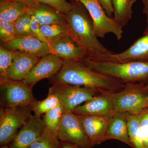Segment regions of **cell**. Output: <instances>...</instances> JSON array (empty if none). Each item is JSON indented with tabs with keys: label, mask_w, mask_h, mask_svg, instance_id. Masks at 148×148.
Returning a JSON list of instances; mask_svg holds the SVG:
<instances>
[{
	"label": "cell",
	"mask_w": 148,
	"mask_h": 148,
	"mask_svg": "<svg viewBox=\"0 0 148 148\" xmlns=\"http://www.w3.org/2000/svg\"><path fill=\"white\" fill-rule=\"evenodd\" d=\"M29 13L36 18L40 27L58 22L66 21L64 14L59 13L50 6L38 2L31 8Z\"/></svg>",
	"instance_id": "cell-19"
},
{
	"label": "cell",
	"mask_w": 148,
	"mask_h": 148,
	"mask_svg": "<svg viewBox=\"0 0 148 148\" xmlns=\"http://www.w3.org/2000/svg\"><path fill=\"white\" fill-rule=\"evenodd\" d=\"M50 53L65 61H81L86 57L70 35L49 41Z\"/></svg>",
	"instance_id": "cell-14"
},
{
	"label": "cell",
	"mask_w": 148,
	"mask_h": 148,
	"mask_svg": "<svg viewBox=\"0 0 148 148\" xmlns=\"http://www.w3.org/2000/svg\"><path fill=\"white\" fill-rule=\"evenodd\" d=\"M45 129L40 116L32 115L24 125L19 129L10 148H29Z\"/></svg>",
	"instance_id": "cell-12"
},
{
	"label": "cell",
	"mask_w": 148,
	"mask_h": 148,
	"mask_svg": "<svg viewBox=\"0 0 148 148\" xmlns=\"http://www.w3.org/2000/svg\"><path fill=\"white\" fill-rule=\"evenodd\" d=\"M73 1V8L64 14L70 35L84 52L86 58L93 61H105L114 52L98 40L92 19L84 6L79 2Z\"/></svg>",
	"instance_id": "cell-1"
},
{
	"label": "cell",
	"mask_w": 148,
	"mask_h": 148,
	"mask_svg": "<svg viewBox=\"0 0 148 148\" xmlns=\"http://www.w3.org/2000/svg\"><path fill=\"white\" fill-rule=\"evenodd\" d=\"M38 2L50 6L59 13L66 14L73 7V3H70L66 0H37Z\"/></svg>",
	"instance_id": "cell-30"
},
{
	"label": "cell",
	"mask_w": 148,
	"mask_h": 148,
	"mask_svg": "<svg viewBox=\"0 0 148 148\" xmlns=\"http://www.w3.org/2000/svg\"><path fill=\"white\" fill-rule=\"evenodd\" d=\"M60 144L57 133L45 128L39 138L29 148H59Z\"/></svg>",
	"instance_id": "cell-25"
},
{
	"label": "cell",
	"mask_w": 148,
	"mask_h": 148,
	"mask_svg": "<svg viewBox=\"0 0 148 148\" xmlns=\"http://www.w3.org/2000/svg\"><path fill=\"white\" fill-rule=\"evenodd\" d=\"M49 79L52 84L61 82L85 86L101 93L118 92L125 85L120 81L92 70L78 61H64L60 71Z\"/></svg>",
	"instance_id": "cell-2"
},
{
	"label": "cell",
	"mask_w": 148,
	"mask_h": 148,
	"mask_svg": "<svg viewBox=\"0 0 148 148\" xmlns=\"http://www.w3.org/2000/svg\"><path fill=\"white\" fill-rule=\"evenodd\" d=\"M31 14L27 12L14 22L16 37L35 36L31 30Z\"/></svg>",
	"instance_id": "cell-26"
},
{
	"label": "cell",
	"mask_w": 148,
	"mask_h": 148,
	"mask_svg": "<svg viewBox=\"0 0 148 148\" xmlns=\"http://www.w3.org/2000/svg\"><path fill=\"white\" fill-rule=\"evenodd\" d=\"M128 134L133 148H144L140 132L139 115L128 114L127 116Z\"/></svg>",
	"instance_id": "cell-23"
},
{
	"label": "cell",
	"mask_w": 148,
	"mask_h": 148,
	"mask_svg": "<svg viewBox=\"0 0 148 148\" xmlns=\"http://www.w3.org/2000/svg\"><path fill=\"white\" fill-rule=\"evenodd\" d=\"M33 112L32 106L8 108L0 111V144H10L18 130L27 122Z\"/></svg>",
	"instance_id": "cell-7"
},
{
	"label": "cell",
	"mask_w": 148,
	"mask_h": 148,
	"mask_svg": "<svg viewBox=\"0 0 148 148\" xmlns=\"http://www.w3.org/2000/svg\"><path fill=\"white\" fill-rule=\"evenodd\" d=\"M64 61L51 53L40 58L23 82L33 88L40 81L45 79H49L60 71Z\"/></svg>",
	"instance_id": "cell-11"
},
{
	"label": "cell",
	"mask_w": 148,
	"mask_h": 148,
	"mask_svg": "<svg viewBox=\"0 0 148 148\" xmlns=\"http://www.w3.org/2000/svg\"><path fill=\"white\" fill-rule=\"evenodd\" d=\"M76 115L92 147L108 140L107 132L110 119L102 116Z\"/></svg>",
	"instance_id": "cell-15"
},
{
	"label": "cell",
	"mask_w": 148,
	"mask_h": 148,
	"mask_svg": "<svg viewBox=\"0 0 148 148\" xmlns=\"http://www.w3.org/2000/svg\"><path fill=\"white\" fill-rule=\"evenodd\" d=\"M16 53V51L9 50L0 46V81L5 79Z\"/></svg>",
	"instance_id": "cell-28"
},
{
	"label": "cell",
	"mask_w": 148,
	"mask_h": 148,
	"mask_svg": "<svg viewBox=\"0 0 148 148\" xmlns=\"http://www.w3.org/2000/svg\"><path fill=\"white\" fill-rule=\"evenodd\" d=\"M126 113L116 112L109 119L107 132L108 140L115 139L121 141L133 148L128 134Z\"/></svg>",
	"instance_id": "cell-18"
},
{
	"label": "cell",
	"mask_w": 148,
	"mask_h": 148,
	"mask_svg": "<svg viewBox=\"0 0 148 148\" xmlns=\"http://www.w3.org/2000/svg\"><path fill=\"white\" fill-rule=\"evenodd\" d=\"M100 93L90 88L61 82L52 84L48 91L58 98L64 112H73L78 106Z\"/></svg>",
	"instance_id": "cell-5"
},
{
	"label": "cell",
	"mask_w": 148,
	"mask_h": 148,
	"mask_svg": "<svg viewBox=\"0 0 148 148\" xmlns=\"http://www.w3.org/2000/svg\"><path fill=\"white\" fill-rule=\"evenodd\" d=\"M32 87L23 81H0L1 105L2 108H13L34 106L38 103Z\"/></svg>",
	"instance_id": "cell-6"
},
{
	"label": "cell",
	"mask_w": 148,
	"mask_h": 148,
	"mask_svg": "<svg viewBox=\"0 0 148 148\" xmlns=\"http://www.w3.org/2000/svg\"><path fill=\"white\" fill-rule=\"evenodd\" d=\"M1 46L9 50L31 53L40 58L50 54L49 45L34 36L15 37L7 42H1Z\"/></svg>",
	"instance_id": "cell-13"
},
{
	"label": "cell",
	"mask_w": 148,
	"mask_h": 148,
	"mask_svg": "<svg viewBox=\"0 0 148 148\" xmlns=\"http://www.w3.org/2000/svg\"><path fill=\"white\" fill-rule=\"evenodd\" d=\"M40 59L39 57L31 53L16 51L4 80L23 81L29 75Z\"/></svg>",
	"instance_id": "cell-16"
},
{
	"label": "cell",
	"mask_w": 148,
	"mask_h": 148,
	"mask_svg": "<svg viewBox=\"0 0 148 148\" xmlns=\"http://www.w3.org/2000/svg\"><path fill=\"white\" fill-rule=\"evenodd\" d=\"M136 0H112L114 19L123 27H125L132 17V8Z\"/></svg>",
	"instance_id": "cell-21"
},
{
	"label": "cell",
	"mask_w": 148,
	"mask_h": 148,
	"mask_svg": "<svg viewBox=\"0 0 148 148\" xmlns=\"http://www.w3.org/2000/svg\"><path fill=\"white\" fill-rule=\"evenodd\" d=\"M16 37L14 22L0 19V40L5 42Z\"/></svg>",
	"instance_id": "cell-29"
},
{
	"label": "cell",
	"mask_w": 148,
	"mask_h": 148,
	"mask_svg": "<svg viewBox=\"0 0 148 148\" xmlns=\"http://www.w3.org/2000/svg\"><path fill=\"white\" fill-rule=\"evenodd\" d=\"M29 10L28 5L21 2L10 0L0 2V19L14 22Z\"/></svg>",
	"instance_id": "cell-20"
},
{
	"label": "cell",
	"mask_w": 148,
	"mask_h": 148,
	"mask_svg": "<svg viewBox=\"0 0 148 148\" xmlns=\"http://www.w3.org/2000/svg\"><path fill=\"white\" fill-rule=\"evenodd\" d=\"M107 15L112 18L114 16V9L112 0H98Z\"/></svg>",
	"instance_id": "cell-33"
},
{
	"label": "cell",
	"mask_w": 148,
	"mask_h": 148,
	"mask_svg": "<svg viewBox=\"0 0 148 148\" xmlns=\"http://www.w3.org/2000/svg\"><path fill=\"white\" fill-rule=\"evenodd\" d=\"M1 148H10V147L8 145H6L2 146Z\"/></svg>",
	"instance_id": "cell-37"
},
{
	"label": "cell",
	"mask_w": 148,
	"mask_h": 148,
	"mask_svg": "<svg viewBox=\"0 0 148 148\" xmlns=\"http://www.w3.org/2000/svg\"><path fill=\"white\" fill-rule=\"evenodd\" d=\"M143 3L144 6L143 12L147 17V26L144 33V35H146L148 34V0H143Z\"/></svg>",
	"instance_id": "cell-34"
},
{
	"label": "cell",
	"mask_w": 148,
	"mask_h": 148,
	"mask_svg": "<svg viewBox=\"0 0 148 148\" xmlns=\"http://www.w3.org/2000/svg\"><path fill=\"white\" fill-rule=\"evenodd\" d=\"M112 93H100L86 101L74 110L78 115L105 117L110 119L115 113Z\"/></svg>",
	"instance_id": "cell-10"
},
{
	"label": "cell",
	"mask_w": 148,
	"mask_h": 148,
	"mask_svg": "<svg viewBox=\"0 0 148 148\" xmlns=\"http://www.w3.org/2000/svg\"><path fill=\"white\" fill-rule=\"evenodd\" d=\"M136 61H148V34L138 39L123 52L113 53L103 61L125 63Z\"/></svg>",
	"instance_id": "cell-17"
},
{
	"label": "cell",
	"mask_w": 148,
	"mask_h": 148,
	"mask_svg": "<svg viewBox=\"0 0 148 148\" xmlns=\"http://www.w3.org/2000/svg\"><path fill=\"white\" fill-rule=\"evenodd\" d=\"M59 104V100L55 95L48 94L45 99L38 101L36 105L33 106L32 110L35 115L41 117L43 114L46 113Z\"/></svg>",
	"instance_id": "cell-27"
},
{
	"label": "cell",
	"mask_w": 148,
	"mask_h": 148,
	"mask_svg": "<svg viewBox=\"0 0 148 148\" xmlns=\"http://www.w3.org/2000/svg\"><path fill=\"white\" fill-rule=\"evenodd\" d=\"M80 62L90 69L125 84L148 82V61L113 63L93 61L85 58Z\"/></svg>",
	"instance_id": "cell-3"
},
{
	"label": "cell",
	"mask_w": 148,
	"mask_h": 148,
	"mask_svg": "<svg viewBox=\"0 0 148 148\" xmlns=\"http://www.w3.org/2000/svg\"><path fill=\"white\" fill-rule=\"evenodd\" d=\"M72 1H75V0H72Z\"/></svg>",
	"instance_id": "cell-40"
},
{
	"label": "cell",
	"mask_w": 148,
	"mask_h": 148,
	"mask_svg": "<svg viewBox=\"0 0 148 148\" xmlns=\"http://www.w3.org/2000/svg\"><path fill=\"white\" fill-rule=\"evenodd\" d=\"M6 1V0H0V2L3 1Z\"/></svg>",
	"instance_id": "cell-39"
},
{
	"label": "cell",
	"mask_w": 148,
	"mask_h": 148,
	"mask_svg": "<svg viewBox=\"0 0 148 148\" xmlns=\"http://www.w3.org/2000/svg\"><path fill=\"white\" fill-rule=\"evenodd\" d=\"M57 134L61 142L71 143L79 148H91L92 147L76 115L72 112L63 113Z\"/></svg>",
	"instance_id": "cell-9"
},
{
	"label": "cell",
	"mask_w": 148,
	"mask_h": 148,
	"mask_svg": "<svg viewBox=\"0 0 148 148\" xmlns=\"http://www.w3.org/2000/svg\"><path fill=\"white\" fill-rule=\"evenodd\" d=\"M59 148H79L77 146L68 143L60 141Z\"/></svg>",
	"instance_id": "cell-36"
},
{
	"label": "cell",
	"mask_w": 148,
	"mask_h": 148,
	"mask_svg": "<svg viewBox=\"0 0 148 148\" xmlns=\"http://www.w3.org/2000/svg\"><path fill=\"white\" fill-rule=\"evenodd\" d=\"M31 29L32 33L38 38L43 42L46 43L49 45V42L43 34L40 26L38 20L34 16L31 15Z\"/></svg>",
	"instance_id": "cell-32"
},
{
	"label": "cell",
	"mask_w": 148,
	"mask_h": 148,
	"mask_svg": "<svg viewBox=\"0 0 148 148\" xmlns=\"http://www.w3.org/2000/svg\"><path fill=\"white\" fill-rule=\"evenodd\" d=\"M111 95L115 112L138 115L147 108L148 88L144 83L125 84L122 90Z\"/></svg>",
	"instance_id": "cell-4"
},
{
	"label": "cell",
	"mask_w": 148,
	"mask_h": 148,
	"mask_svg": "<svg viewBox=\"0 0 148 148\" xmlns=\"http://www.w3.org/2000/svg\"><path fill=\"white\" fill-rule=\"evenodd\" d=\"M43 34L48 41L55 39L70 34L69 27L66 21H58L40 27Z\"/></svg>",
	"instance_id": "cell-22"
},
{
	"label": "cell",
	"mask_w": 148,
	"mask_h": 148,
	"mask_svg": "<svg viewBox=\"0 0 148 148\" xmlns=\"http://www.w3.org/2000/svg\"><path fill=\"white\" fill-rule=\"evenodd\" d=\"M10 1H18L21 2L28 5L29 8H31L38 3L37 0H10Z\"/></svg>",
	"instance_id": "cell-35"
},
{
	"label": "cell",
	"mask_w": 148,
	"mask_h": 148,
	"mask_svg": "<svg viewBox=\"0 0 148 148\" xmlns=\"http://www.w3.org/2000/svg\"><path fill=\"white\" fill-rule=\"evenodd\" d=\"M63 113L60 104L45 114L42 119L45 128L51 132L57 133L61 125Z\"/></svg>",
	"instance_id": "cell-24"
},
{
	"label": "cell",
	"mask_w": 148,
	"mask_h": 148,
	"mask_svg": "<svg viewBox=\"0 0 148 148\" xmlns=\"http://www.w3.org/2000/svg\"><path fill=\"white\" fill-rule=\"evenodd\" d=\"M140 132L144 148H148V108L139 114Z\"/></svg>",
	"instance_id": "cell-31"
},
{
	"label": "cell",
	"mask_w": 148,
	"mask_h": 148,
	"mask_svg": "<svg viewBox=\"0 0 148 148\" xmlns=\"http://www.w3.org/2000/svg\"><path fill=\"white\" fill-rule=\"evenodd\" d=\"M81 3L86 8L91 17L95 34L103 38L107 34L112 33L120 40L123 31L121 25L113 18L109 17L98 0H75Z\"/></svg>",
	"instance_id": "cell-8"
},
{
	"label": "cell",
	"mask_w": 148,
	"mask_h": 148,
	"mask_svg": "<svg viewBox=\"0 0 148 148\" xmlns=\"http://www.w3.org/2000/svg\"><path fill=\"white\" fill-rule=\"evenodd\" d=\"M148 88V84H147ZM147 108H148V97L147 98Z\"/></svg>",
	"instance_id": "cell-38"
}]
</instances>
